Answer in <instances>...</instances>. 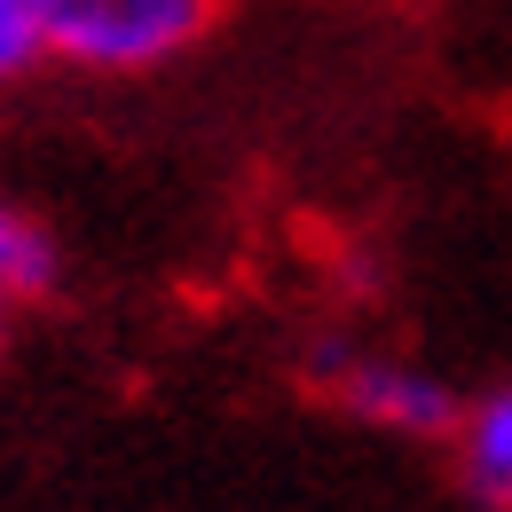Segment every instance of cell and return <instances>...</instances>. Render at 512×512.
<instances>
[{
    "label": "cell",
    "instance_id": "1",
    "mask_svg": "<svg viewBox=\"0 0 512 512\" xmlns=\"http://www.w3.org/2000/svg\"><path fill=\"white\" fill-rule=\"evenodd\" d=\"M40 8V48L71 71L134 79L174 56H190L221 0H32Z\"/></svg>",
    "mask_w": 512,
    "mask_h": 512
},
{
    "label": "cell",
    "instance_id": "2",
    "mask_svg": "<svg viewBox=\"0 0 512 512\" xmlns=\"http://www.w3.org/2000/svg\"><path fill=\"white\" fill-rule=\"evenodd\" d=\"M323 394L363 418V426H386V434H410V442H434L457 426V394H449L434 371L418 363H394V355H347V347H323L316 363Z\"/></svg>",
    "mask_w": 512,
    "mask_h": 512
},
{
    "label": "cell",
    "instance_id": "3",
    "mask_svg": "<svg viewBox=\"0 0 512 512\" xmlns=\"http://www.w3.org/2000/svg\"><path fill=\"white\" fill-rule=\"evenodd\" d=\"M457 457H465L473 497H481V505H497V512H512V386H505V394H489V402L465 418Z\"/></svg>",
    "mask_w": 512,
    "mask_h": 512
},
{
    "label": "cell",
    "instance_id": "4",
    "mask_svg": "<svg viewBox=\"0 0 512 512\" xmlns=\"http://www.w3.org/2000/svg\"><path fill=\"white\" fill-rule=\"evenodd\" d=\"M48 268H56L48 229H40L32 213L0 205V323H8V300H24V292H40V284H48Z\"/></svg>",
    "mask_w": 512,
    "mask_h": 512
},
{
    "label": "cell",
    "instance_id": "5",
    "mask_svg": "<svg viewBox=\"0 0 512 512\" xmlns=\"http://www.w3.org/2000/svg\"><path fill=\"white\" fill-rule=\"evenodd\" d=\"M40 56H48V48H40V8H32V0H0V87L24 79Z\"/></svg>",
    "mask_w": 512,
    "mask_h": 512
}]
</instances>
